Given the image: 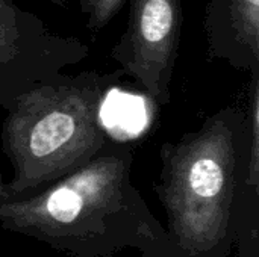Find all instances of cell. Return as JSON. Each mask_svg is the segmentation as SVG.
I'll return each mask as SVG.
<instances>
[{"label":"cell","mask_w":259,"mask_h":257,"mask_svg":"<svg viewBox=\"0 0 259 257\" xmlns=\"http://www.w3.org/2000/svg\"><path fill=\"white\" fill-rule=\"evenodd\" d=\"M3 200H5V191H3V183L0 180V201H3Z\"/></svg>","instance_id":"cell-11"},{"label":"cell","mask_w":259,"mask_h":257,"mask_svg":"<svg viewBox=\"0 0 259 257\" xmlns=\"http://www.w3.org/2000/svg\"><path fill=\"white\" fill-rule=\"evenodd\" d=\"M246 114L223 108L199 130L159 148L153 191L167 215L155 257H229L246 162Z\"/></svg>","instance_id":"cell-2"},{"label":"cell","mask_w":259,"mask_h":257,"mask_svg":"<svg viewBox=\"0 0 259 257\" xmlns=\"http://www.w3.org/2000/svg\"><path fill=\"white\" fill-rule=\"evenodd\" d=\"M181 21V0H134L126 30L111 48L123 73L159 105L170 103Z\"/></svg>","instance_id":"cell-5"},{"label":"cell","mask_w":259,"mask_h":257,"mask_svg":"<svg viewBox=\"0 0 259 257\" xmlns=\"http://www.w3.org/2000/svg\"><path fill=\"white\" fill-rule=\"evenodd\" d=\"M123 0H85L82 9L88 15V29L94 33L102 30L115 17Z\"/></svg>","instance_id":"cell-9"},{"label":"cell","mask_w":259,"mask_h":257,"mask_svg":"<svg viewBox=\"0 0 259 257\" xmlns=\"http://www.w3.org/2000/svg\"><path fill=\"white\" fill-rule=\"evenodd\" d=\"M203 24L209 58L259 73V0H206Z\"/></svg>","instance_id":"cell-6"},{"label":"cell","mask_w":259,"mask_h":257,"mask_svg":"<svg viewBox=\"0 0 259 257\" xmlns=\"http://www.w3.org/2000/svg\"><path fill=\"white\" fill-rule=\"evenodd\" d=\"M67 2H80L82 6H83V3H85V0H67Z\"/></svg>","instance_id":"cell-12"},{"label":"cell","mask_w":259,"mask_h":257,"mask_svg":"<svg viewBox=\"0 0 259 257\" xmlns=\"http://www.w3.org/2000/svg\"><path fill=\"white\" fill-rule=\"evenodd\" d=\"M132 150L118 142L32 194L0 201V229L71 257L158 254L165 229L132 185Z\"/></svg>","instance_id":"cell-1"},{"label":"cell","mask_w":259,"mask_h":257,"mask_svg":"<svg viewBox=\"0 0 259 257\" xmlns=\"http://www.w3.org/2000/svg\"><path fill=\"white\" fill-rule=\"evenodd\" d=\"M90 56L76 36L52 30L36 14L14 0H0V108L9 111L15 98L50 82Z\"/></svg>","instance_id":"cell-4"},{"label":"cell","mask_w":259,"mask_h":257,"mask_svg":"<svg viewBox=\"0 0 259 257\" xmlns=\"http://www.w3.org/2000/svg\"><path fill=\"white\" fill-rule=\"evenodd\" d=\"M246 162L243 186L259 192V73L252 74L246 106Z\"/></svg>","instance_id":"cell-7"},{"label":"cell","mask_w":259,"mask_h":257,"mask_svg":"<svg viewBox=\"0 0 259 257\" xmlns=\"http://www.w3.org/2000/svg\"><path fill=\"white\" fill-rule=\"evenodd\" d=\"M111 80L96 71L64 73L15 98L0 135L12 167L5 200L46 188L105 148L100 111Z\"/></svg>","instance_id":"cell-3"},{"label":"cell","mask_w":259,"mask_h":257,"mask_svg":"<svg viewBox=\"0 0 259 257\" xmlns=\"http://www.w3.org/2000/svg\"><path fill=\"white\" fill-rule=\"evenodd\" d=\"M235 257H259V192L243 189L237 211Z\"/></svg>","instance_id":"cell-8"},{"label":"cell","mask_w":259,"mask_h":257,"mask_svg":"<svg viewBox=\"0 0 259 257\" xmlns=\"http://www.w3.org/2000/svg\"><path fill=\"white\" fill-rule=\"evenodd\" d=\"M50 3H53V5H56V6H65L68 2L67 0H49Z\"/></svg>","instance_id":"cell-10"}]
</instances>
